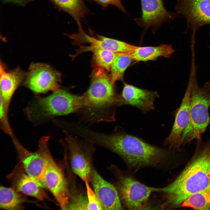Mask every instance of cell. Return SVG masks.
Instances as JSON below:
<instances>
[{
	"mask_svg": "<svg viewBox=\"0 0 210 210\" xmlns=\"http://www.w3.org/2000/svg\"><path fill=\"white\" fill-rule=\"evenodd\" d=\"M194 156L177 177L165 187L156 188L161 197L162 209L181 207L192 195L210 186V139L205 142L201 138Z\"/></svg>",
	"mask_w": 210,
	"mask_h": 210,
	"instance_id": "obj_1",
	"label": "cell"
},
{
	"mask_svg": "<svg viewBox=\"0 0 210 210\" xmlns=\"http://www.w3.org/2000/svg\"><path fill=\"white\" fill-rule=\"evenodd\" d=\"M90 139L119 155L131 168L139 169L166 164L171 154L140 139L124 133L106 134L92 132Z\"/></svg>",
	"mask_w": 210,
	"mask_h": 210,
	"instance_id": "obj_2",
	"label": "cell"
},
{
	"mask_svg": "<svg viewBox=\"0 0 210 210\" xmlns=\"http://www.w3.org/2000/svg\"><path fill=\"white\" fill-rule=\"evenodd\" d=\"M189 81L190 84V118L182 137V146L193 139L201 138L210 121V81L200 88L197 84L196 69H192Z\"/></svg>",
	"mask_w": 210,
	"mask_h": 210,
	"instance_id": "obj_3",
	"label": "cell"
},
{
	"mask_svg": "<svg viewBox=\"0 0 210 210\" xmlns=\"http://www.w3.org/2000/svg\"><path fill=\"white\" fill-rule=\"evenodd\" d=\"M84 106L83 95H75L60 89L47 97H36L26 111L30 119L40 121L69 114Z\"/></svg>",
	"mask_w": 210,
	"mask_h": 210,
	"instance_id": "obj_4",
	"label": "cell"
},
{
	"mask_svg": "<svg viewBox=\"0 0 210 210\" xmlns=\"http://www.w3.org/2000/svg\"><path fill=\"white\" fill-rule=\"evenodd\" d=\"M107 71L94 67L91 75V83L87 91L83 94V108L92 111H99L118 105V96L116 95L114 84Z\"/></svg>",
	"mask_w": 210,
	"mask_h": 210,
	"instance_id": "obj_5",
	"label": "cell"
},
{
	"mask_svg": "<svg viewBox=\"0 0 210 210\" xmlns=\"http://www.w3.org/2000/svg\"><path fill=\"white\" fill-rule=\"evenodd\" d=\"M116 178V187L122 205L129 210L142 209L147 206L151 194L155 187L141 183L133 175L121 170L116 166L110 168Z\"/></svg>",
	"mask_w": 210,
	"mask_h": 210,
	"instance_id": "obj_6",
	"label": "cell"
},
{
	"mask_svg": "<svg viewBox=\"0 0 210 210\" xmlns=\"http://www.w3.org/2000/svg\"><path fill=\"white\" fill-rule=\"evenodd\" d=\"M65 140L72 170L85 183L90 182L93 167L92 158L94 150V143L87 139L80 141L68 134Z\"/></svg>",
	"mask_w": 210,
	"mask_h": 210,
	"instance_id": "obj_7",
	"label": "cell"
},
{
	"mask_svg": "<svg viewBox=\"0 0 210 210\" xmlns=\"http://www.w3.org/2000/svg\"><path fill=\"white\" fill-rule=\"evenodd\" d=\"M49 138V136H46L41 138L38 142V150L32 152L24 148L13 136L12 137L20 162L25 171L41 183L48 163L52 157L48 145Z\"/></svg>",
	"mask_w": 210,
	"mask_h": 210,
	"instance_id": "obj_8",
	"label": "cell"
},
{
	"mask_svg": "<svg viewBox=\"0 0 210 210\" xmlns=\"http://www.w3.org/2000/svg\"><path fill=\"white\" fill-rule=\"evenodd\" d=\"M61 75L50 66L41 63H33L25 75L24 84L37 94L55 91L60 88Z\"/></svg>",
	"mask_w": 210,
	"mask_h": 210,
	"instance_id": "obj_9",
	"label": "cell"
},
{
	"mask_svg": "<svg viewBox=\"0 0 210 210\" xmlns=\"http://www.w3.org/2000/svg\"><path fill=\"white\" fill-rule=\"evenodd\" d=\"M41 182L53 195L61 209L67 210L70 197L69 182L52 157L48 163Z\"/></svg>",
	"mask_w": 210,
	"mask_h": 210,
	"instance_id": "obj_10",
	"label": "cell"
},
{
	"mask_svg": "<svg viewBox=\"0 0 210 210\" xmlns=\"http://www.w3.org/2000/svg\"><path fill=\"white\" fill-rule=\"evenodd\" d=\"M175 9L186 18L192 39L200 27L210 24V0H178Z\"/></svg>",
	"mask_w": 210,
	"mask_h": 210,
	"instance_id": "obj_11",
	"label": "cell"
},
{
	"mask_svg": "<svg viewBox=\"0 0 210 210\" xmlns=\"http://www.w3.org/2000/svg\"><path fill=\"white\" fill-rule=\"evenodd\" d=\"M141 16L134 20L144 29V32L151 28L155 33L162 23L172 20L178 14L167 11L162 0H141Z\"/></svg>",
	"mask_w": 210,
	"mask_h": 210,
	"instance_id": "obj_12",
	"label": "cell"
},
{
	"mask_svg": "<svg viewBox=\"0 0 210 210\" xmlns=\"http://www.w3.org/2000/svg\"><path fill=\"white\" fill-rule=\"evenodd\" d=\"M72 38L74 42L79 44L87 43L89 44L88 46H80L77 54L85 52H92L97 49L107 50L118 53H128L137 47L124 41L100 35H97L95 37L87 34L84 31L74 34Z\"/></svg>",
	"mask_w": 210,
	"mask_h": 210,
	"instance_id": "obj_13",
	"label": "cell"
},
{
	"mask_svg": "<svg viewBox=\"0 0 210 210\" xmlns=\"http://www.w3.org/2000/svg\"><path fill=\"white\" fill-rule=\"evenodd\" d=\"M7 178L11 182L12 187L17 191L34 197L41 201L50 199L41 182L28 174L20 162Z\"/></svg>",
	"mask_w": 210,
	"mask_h": 210,
	"instance_id": "obj_14",
	"label": "cell"
},
{
	"mask_svg": "<svg viewBox=\"0 0 210 210\" xmlns=\"http://www.w3.org/2000/svg\"><path fill=\"white\" fill-rule=\"evenodd\" d=\"M190 88L188 82L181 104L176 114L171 131L164 141V145L171 149L179 150L182 146V135L190 120Z\"/></svg>",
	"mask_w": 210,
	"mask_h": 210,
	"instance_id": "obj_15",
	"label": "cell"
},
{
	"mask_svg": "<svg viewBox=\"0 0 210 210\" xmlns=\"http://www.w3.org/2000/svg\"><path fill=\"white\" fill-rule=\"evenodd\" d=\"M158 96L156 92L141 89L125 83L119 96L118 105L132 106L145 113L154 109V102Z\"/></svg>",
	"mask_w": 210,
	"mask_h": 210,
	"instance_id": "obj_16",
	"label": "cell"
},
{
	"mask_svg": "<svg viewBox=\"0 0 210 210\" xmlns=\"http://www.w3.org/2000/svg\"><path fill=\"white\" fill-rule=\"evenodd\" d=\"M90 182L104 210L123 209L116 187L104 179L94 167Z\"/></svg>",
	"mask_w": 210,
	"mask_h": 210,
	"instance_id": "obj_17",
	"label": "cell"
},
{
	"mask_svg": "<svg viewBox=\"0 0 210 210\" xmlns=\"http://www.w3.org/2000/svg\"><path fill=\"white\" fill-rule=\"evenodd\" d=\"M0 99L8 112L10 101L15 90L24 79V73L19 68L7 71L3 64L0 66Z\"/></svg>",
	"mask_w": 210,
	"mask_h": 210,
	"instance_id": "obj_18",
	"label": "cell"
},
{
	"mask_svg": "<svg viewBox=\"0 0 210 210\" xmlns=\"http://www.w3.org/2000/svg\"><path fill=\"white\" fill-rule=\"evenodd\" d=\"M175 50L170 44H161L155 46H138L130 54L133 60L147 62L158 58H170Z\"/></svg>",
	"mask_w": 210,
	"mask_h": 210,
	"instance_id": "obj_19",
	"label": "cell"
},
{
	"mask_svg": "<svg viewBox=\"0 0 210 210\" xmlns=\"http://www.w3.org/2000/svg\"><path fill=\"white\" fill-rule=\"evenodd\" d=\"M60 9L70 15L75 20L79 29H82L81 21L90 11L83 0H51Z\"/></svg>",
	"mask_w": 210,
	"mask_h": 210,
	"instance_id": "obj_20",
	"label": "cell"
},
{
	"mask_svg": "<svg viewBox=\"0 0 210 210\" xmlns=\"http://www.w3.org/2000/svg\"><path fill=\"white\" fill-rule=\"evenodd\" d=\"M24 195L13 187L1 186L0 208L8 210L23 209V204L27 201Z\"/></svg>",
	"mask_w": 210,
	"mask_h": 210,
	"instance_id": "obj_21",
	"label": "cell"
},
{
	"mask_svg": "<svg viewBox=\"0 0 210 210\" xmlns=\"http://www.w3.org/2000/svg\"><path fill=\"white\" fill-rule=\"evenodd\" d=\"M181 207L195 210H210V186L190 196L183 203Z\"/></svg>",
	"mask_w": 210,
	"mask_h": 210,
	"instance_id": "obj_22",
	"label": "cell"
},
{
	"mask_svg": "<svg viewBox=\"0 0 210 210\" xmlns=\"http://www.w3.org/2000/svg\"><path fill=\"white\" fill-rule=\"evenodd\" d=\"M133 61L130 53H120L115 57L111 66L110 75L112 83L123 79L126 69Z\"/></svg>",
	"mask_w": 210,
	"mask_h": 210,
	"instance_id": "obj_23",
	"label": "cell"
},
{
	"mask_svg": "<svg viewBox=\"0 0 210 210\" xmlns=\"http://www.w3.org/2000/svg\"><path fill=\"white\" fill-rule=\"evenodd\" d=\"M92 52L93 53V66L102 68L107 71L110 70L113 61L120 54L102 49H95Z\"/></svg>",
	"mask_w": 210,
	"mask_h": 210,
	"instance_id": "obj_24",
	"label": "cell"
},
{
	"mask_svg": "<svg viewBox=\"0 0 210 210\" xmlns=\"http://www.w3.org/2000/svg\"><path fill=\"white\" fill-rule=\"evenodd\" d=\"M87 195L80 191L76 187L70 190L67 210H87Z\"/></svg>",
	"mask_w": 210,
	"mask_h": 210,
	"instance_id": "obj_25",
	"label": "cell"
},
{
	"mask_svg": "<svg viewBox=\"0 0 210 210\" xmlns=\"http://www.w3.org/2000/svg\"><path fill=\"white\" fill-rule=\"evenodd\" d=\"M86 189L88 199L87 210H104L99 199L89 184V182H85Z\"/></svg>",
	"mask_w": 210,
	"mask_h": 210,
	"instance_id": "obj_26",
	"label": "cell"
},
{
	"mask_svg": "<svg viewBox=\"0 0 210 210\" xmlns=\"http://www.w3.org/2000/svg\"><path fill=\"white\" fill-rule=\"evenodd\" d=\"M0 117L1 125L3 130L5 133L11 136H13L11 128L8 118V113L4 107L2 100L0 99Z\"/></svg>",
	"mask_w": 210,
	"mask_h": 210,
	"instance_id": "obj_27",
	"label": "cell"
},
{
	"mask_svg": "<svg viewBox=\"0 0 210 210\" xmlns=\"http://www.w3.org/2000/svg\"><path fill=\"white\" fill-rule=\"evenodd\" d=\"M94 2L101 5L103 8L107 7L109 5H113L118 8L125 13L127 12L122 4L121 0H88Z\"/></svg>",
	"mask_w": 210,
	"mask_h": 210,
	"instance_id": "obj_28",
	"label": "cell"
},
{
	"mask_svg": "<svg viewBox=\"0 0 210 210\" xmlns=\"http://www.w3.org/2000/svg\"><path fill=\"white\" fill-rule=\"evenodd\" d=\"M209 48H210V43L209 45Z\"/></svg>",
	"mask_w": 210,
	"mask_h": 210,
	"instance_id": "obj_29",
	"label": "cell"
},
{
	"mask_svg": "<svg viewBox=\"0 0 210 210\" xmlns=\"http://www.w3.org/2000/svg\"><path fill=\"white\" fill-rule=\"evenodd\" d=\"M6 0L13 1V0Z\"/></svg>",
	"mask_w": 210,
	"mask_h": 210,
	"instance_id": "obj_30",
	"label": "cell"
}]
</instances>
